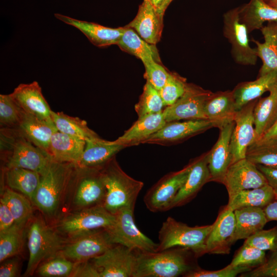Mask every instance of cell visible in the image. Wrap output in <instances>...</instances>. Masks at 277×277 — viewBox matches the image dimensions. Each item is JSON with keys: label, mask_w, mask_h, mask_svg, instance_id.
Wrapping results in <instances>:
<instances>
[{"label": "cell", "mask_w": 277, "mask_h": 277, "mask_svg": "<svg viewBox=\"0 0 277 277\" xmlns=\"http://www.w3.org/2000/svg\"><path fill=\"white\" fill-rule=\"evenodd\" d=\"M268 4L273 7L277 8V0H273L268 3Z\"/></svg>", "instance_id": "cell-58"}, {"label": "cell", "mask_w": 277, "mask_h": 277, "mask_svg": "<svg viewBox=\"0 0 277 277\" xmlns=\"http://www.w3.org/2000/svg\"><path fill=\"white\" fill-rule=\"evenodd\" d=\"M191 162L182 169L163 176L146 193L144 201L147 209L157 212L170 209V205L186 181L191 169Z\"/></svg>", "instance_id": "cell-12"}, {"label": "cell", "mask_w": 277, "mask_h": 277, "mask_svg": "<svg viewBox=\"0 0 277 277\" xmlns=\"http://www.w3.org/2000/svg\"><path fill=\"white\" fill-rule=\"evenodd\" d=\"M258 100L249 102L237 111L230 141L232 164L245 158L248 147L256 141L253 110Z\"/></svg>", "instance_id": "cell-16"}, {"label": "cell", "mask_w": 277, "mask_h": 277, "mask_svg": "<svg viewBox=\"0 0 277 277\" xmlns=\"http://www.w3.org/2000/svg\"><path fill=\"white\" fill-rule=\"evenodd\" d=\"M75 265V262L60 253L42 263L35 272L42 277L71 276Z\"/></svg>", "instance_id": "cell-41"}, {"label": "cell", "mask_w": 277, "mask_h": 277, "mask_svg": "<svg viewBox=\"0 0 277 277\" xmlns=\"http://www.w3.org/2000/svg\"><path fill=\"white\" fill-rule=\"evenodd\" d=\"M213 226L212 225L190 227L169 216L159 232L157 251L173 247L184 248L197 258L206 253V243Z\"/></svg>", "instance_id": "cell-6"}, {"label": "cell", "mask_w": 277, "mask_h": 277, "mask_svg": "<svg viewBox=\"0 0 277 277\" xmlns=\"http://www.w3.org/2000/svg\"><path fill=\"white\" fill-rule=\"evenodd\" d=\"M148 1L158 10V11L164 1V0H148Z\"/></svg>", "instance_id": "cell-57"}, {"label": "cell", "mask_w": 277, "mask_h": 277, "mask_svg": "<svg viewBox=\"0 0 277 277\" xmlns=\"http://www.w3.org/2000/svg\"><path fill=\"white\" fill-rule=\"evenodd\" d=\"M54 16L65 24L78 29L93 45L99 48L116 45L124 31V27L116 28L107 27L60 13H55Z\"/></svg>", "instance_id": "cell-23"}, {"label": "cell", "mask_w": 277, "mask_h": 277, "mask_svg": "<svg viewBox=\"0 0 277 277\" xmlns=\"http://www.w3.org/2000/svg\"><path fill=\"white\" fill-rule=\"evenodd\" d=\"M115 219L114 214L100 205L67 214L58 222L56 228L61 235L69 238L97 229H108Z\"/></svg>", "instance_id": "cell-7"}, {"label": "cell", "mask_w": 277, "mask_h": 277, "mask_svg": "<svg viewBox=\"0 0 277 277\" xmlns=\"http://www.w3.org/2000/svg\"><path fill=\"white\" fill-rule=\"evenodd\" d=\"M85 145V141L56 131L51 138L48 153L55 161L76 165L82 156Z\"/></svg>", "instance_id": "cell-28"}, {"label": "cell", "mask_w": 277, "mask_h": 277, "mask_svg": "<svg viewBox=\"0 0 277 277\" xmlns=\"http://www.w3.org/2000/svg\"><path fill=\"white\" fill-rule=\"evenodd\" d=\"M234 211L226 206L219 213L206 243V253L227 254L235 243Z\"/></svg>", "instance_id": "cell-17"}, {"label": "cell", "mask_w": 277, "mask_h": 277, "mask_svg": "<svg viewBox=\"0 0 277 277\" xmlns=\"http://www.w3.org/2000/svg\"><path fill=\"white\" fill-rule=\"evenodd\" d=\"M90 261L100 277H133L136 253L135 250L116 244Z\"/></svg>", "instance_id": "cell-14"}, {"label": "cell", "mask_w": 277, "mask_h": 277, "mask_svg": "<svg viewBox=\"0 0 277 277\" xmlns=\"http://www.w3.org/2000/svg\"><path fill=\"white\" fill-rule=\"evenodd\" d=\"M191 164L188 176L173 200L170 209L188 203L206 183L210 181L208 152L193 160Z\"/></svg>", "instance_id": "cell-21"}, {"label": "cell", "mask_w": 277, "mask_h": 277, "mask_svg": "<svg viewBox=\"0 0 277 277\" xmlns=\"http://www.w3.org/2000/svg\"><path fill=\"white\" fill-rule=\"evenodd\" d=\"M2 169L23 168L43 175L52 159L27 139L17 128H1Z\"/></svg>", "instance_id": "cell-2"}, {"label": "cell", "mask_w": 277, "mask_h": 277, "mask_svg": "<svg viewBox=\"0 0 277 277\" xmlns=\"http://www.w3.org/2000/svg\"><path fill=\"white\" fill-rule=\"evenodd\" d=\"M276 82L277 72L271 71L259 76L254 81L238 84L232 90L236 110H239L249 102L259 99L265 92L269 91Z\"/></svg>", "instance_id": "cell-31"}, {"label": "cell", "mask_w": 277, "mask_h": 277, "mask_svg": "<svg viewBox=\"0 0 277 277\" xmlns=\"http://www.w3.org/2000/svg\"><path fill=\"white\" fill-rule=\"evenodd\" d=\"M187 84L184 77L176 73L170 72L165 85L159 90L164 106L176 102L184 93Z\"/></svg>", "instance_id": "cell-44"}, {"label": "cell", "mask_w": 277, "mask_h": 277, "mask_svg": "<svg viewBox=\"0 0 277 277\" xmlns=\"http://www.w3.org/2000/svg\"><path fill=\"white\" fill-rule=\"evenodd\" d=\"M212 127H213L212 124L207 119L190 120L183 122H168L143 143L167 145L176 143Z\"/></svg>", "instance_id": "cell-19"}, {"label": "cell", "mask_w": 277, "mask_h": 277, "mask_svg": "<svg viewBox=\"0 0 277 277\" xmlns=\"http://www.w3.org/2000/svg\"><path fill=\"white\" fill-rule=\"evenodd\" d=\"M163 16L148 0H143L135 17L126 26L133 29L148 43L155 45L162 36Z\"/></svg>", "instance_id": "cell-20"}, {"label": "cell", "mask_w": 277, "mask_h": 277, "mask_svg": "<svg viewBox=\"0 0 277 277\" xmlns=\"http://www.w3.org/2000/svg\"><path fill=\"white\" fill-rule=\"evenodd\" d=\"M167 123L163 111L138 118L124 134L114 141L126 147L143 143Z\"/></svg>", "instance_id": "cell-27"}, {"label": "cell", "mask_w": 277, "mask_h": 277, "mask_svg": "<svg viewBox=\"0 0 277 277\" xmlns=\"http://www.w3.org/2000/svg\"><path fill=\"white\" fill-rule=\"evenodd\" d=\"M23 110L10 94L0 95L1 128H16L21 120Z\"/></svg>", "instance_id": "cell-43"}, {"label": "cell", "mask_w": 277, "mask_h": 277, "mask_svg": "<svg viewBox=\"0 0 277 277\" xmlns=\"http://www.w3.org/2000/svg\"><path fill=\"white\" fill-rule=\"evenodd\" d=\"M8 205L18 225L26 226L32 217L31 201L25 195L3 185L1 197Z\"/></svg>", "instance_id": "cell-37"}, {"label": "cell", "mask_w": 277, "mask_h": 277, "mask_svg": "<svg viewBox=\"0 0 277 277\" xmlns=\"http://www.w3.org/2000/svg\"><path fill=\"white\" fill-rule=\"evenodd\" d=\"M134 209H122L114 215L115 222L107 229L115 244H121L131 250L156 252L158 244L143 233L136 227Z\"/></svg>", "instance_id": "cell-10"}, {"label": "cell", "mask_w": 277, "mask_h": 277, "mask_svg": "<svg viewBox=\"0 0 277 277\" xmlns=\"http://www.w3.org/2000/svg\"><path fill=\"white\" fill-rule=\"evenodd\" d=\"M124 28V33L116 44L122 50L134 55L142 62L153 59L161 63L155 45L146 42L132 28L127 26Z\"/></svg>", "instance_id": "cell-35"}, {"label": "cell", "mask_w": 277, "mask_h": 277, "mask_svg": "<svg viewBox=\"0 0 277 277\" xmlns=\"http://www.w3.org/2000/svg\"><path fill=\"white\" fill-rule=\"evenodd\" d=\"M250 268L243 267H234L230 264L217 270H206L197 266L186 273V277H234L239 274L248 272Z\"/></svg>", "instance_id": "cell-48"}, {"label": "cell", "mask_w": 277, "mask_h": 277, "mask_svg": "<svg viewBox=\"0 0 277 277\" xmlns=\"http://www.w3.org/2000/svg\"><path fill=\"white\" fill-rule=\"evenodd\" d=\"M237 111L232 90L212 92L204 107L206 118L219 129L233 122Z\"/></svg>", "instance_id": "cell-24"}, {"label": "cell", "mask_w": 277, "mask_h": 277, "mask_svg": "<svg viewBox=\"0 0 277 277\" xmlns=\"http://www.w3.org/2000/svg\"><path fill=\"white\" fill-rule=\"evenodd\" d=\"M223 184L227 189L230 201L241 191L262 187L268 182L256 165L244 158L231 164Z\"/></svg>", "instance_id": "cell-15"}, {"label": "cell", "mask_w": 277, "mask_h": 277, "mask_svg": "<svg viewBox=\"0 0 277 277\" xmlns=\"http://www.w3.org/2000/svg\"><path fill=\"white\" fill-rule=\"evenodd\" d=\"M268 96L259 98L253 110L256 140H259L277 120V82Z\"/></svg>", "instance_id": "cell-34"}, {"label": "cell", "mask_w": 277, "mask_h": 277, "mask_svg": "<svg viewBox=\"0 0 277 277\" xmlns=\"http://www.w3.org/2000/svg\"><path fill=\"white\" fill-rule=\"evenodd\" d=\"M234 125L233 121L220 129L217 141L208 152L210 181L223 184L227 170L232 163L230 141Z\"/></svg>", "instance_id": "cell-18"}, {"label": "cell", "mask_w": 277, "mask_h": 277, "mask_svg": "<svg viewBox=\"0 0 277 277\" xmlns=\"http://www.w3.org/2000/svg\"><path fill=\"white\" fill-rule=\"evenodd\" d=\"M256 165L265 175L268 185L273 190L275 199L277 200V169L267 167L261 165Z\"/></svg>", "instance_id": "cell-53"}, {"label": "cell", "mask_w": 277, "mask_h": 277, "mask_svg": "<svg viewBox=\"0 0 277 277\" xmlns=\"http://www.w3.org/2000/svg\"><path fill=\"white\" fill-rule=\"evenodd\" d=\"M223 33L231 45V54L235 62L242 65H255L256 48L249 45L246 25L240 19L239 7L230 9L223 15Z\"/></svg>", "instance_id": "cell-11"}, {"label": "cell", "mask_w": 277, "mask_h": 277, "mask_svg": "<svg viewBox=\"0 0 277 277\" xmlns=\"http://www.w3.org/2000/svg\"><path fill=\"white\" fill-rule=\"evenodd\" d=\"M41 177L38 172L25 168L15 167L2 169L3 185L22 193L32 203Z\"/></svg>", "instance_id": "cell-29"}, {"label": "cell", "mask_w": 277, "mask_h": 277, "mask_svg": "<svg viewBox=\"0 0 277 277\" xmlns=\"http://www.w3.org/2000/svg\"><path fill=\"white\" fill-rule=\"evenodd\" d=\"M264 1H265L266 2H267V3H268L269 2L272 1H273V0H264Z\"/></svg>", "instance_id": "cell-59"}, {"label": "cell", "mask_w": 277, "mask_h": 277, "mask_svg": "<svg viewBox=\"0 0 277 277\" xmlns=\"http://www.w3.org/2000/svg\"><path fill=\"white\" fill-rule=\"evenodd\" d=\"M268 222L277 221V200H274L263 208Z\"/></svg>", "instance_id": "cell-54"}, {"label": "cell", "mask_w": 277, "mask_h": 277, "mask_svg": "<svg viewBox=\"0 0 277 277\" xmlns=\"http://www.w3.org/2000/svg\"><path fill=\"white\" fill-rule=\"evenodd\" d=\"M25 226L16 224L0 231V262L17 255L22 251L24 242Z\"/></svg>", "instance_id": "cell-40"}, {"label": "cell", "mask_w": 277, "mask_h": 277, "mask_svg": "<svg viewBox=\"0 0 277 277\" xmlns=\"http://www.w3.org/2000/svg\"><path fill=\"white\" fill-rule=\"evenodd\" d=\"M101 168L76 167L72 186L73 204L79 210L103 205L106 189Z\"/></svg>", "instance_id": "cell-9"}, {"label": "cell", "mask_w": 277, "mask_h": 277, "mask_svg": "<svg viewBox=\"0 0 277 277\" xmlns=\"http://www.w3.org/2000/svg\"><path fill=\"white\" fill-rule=\"evenodd\" d=\"M235 229L234 240L246 239L263 229L268 222L263 208L246 207L234 211Z\"/></svg>", "instance_id": "cell-32"}, {"label": "cell", "mask_w": 277, "mask_h": 277, "mask_svg": "<svg viewBox=\"0 0 277 277\" xmlns=\"http://www.w3.org/2000/svg\"><path fill=\"white\" fill-rule=\"evenodd\" d=\"M101 171L106 189L104 207L113 214L125 208L134 209L144 183L124 172L115 156L102 166Z\"/></svg>", "instance_id": "cell-4"}, {"label": "cell", "mask_w": 277, "mask_h": 277, "mask_svg": "<svg viewBox=\"0 0 277 277\" xmlns=\"http://www.w3.org/2000/svg\"><path fill=\"white\" fill-rule=\"evenodd\" d=\"M10 95L25 112L43 120H52V110L37 82L20 84Z\"/></svg>", "instance_id": "cell-22"}, {"label": "cell", "mask_w": 277, "mask_h": 277, "mask_svg": "<svg viewBox=\"0 0 277 277\" xmlns=\"http://www.w3.org/2000/svg\"><path fill=\"white\" fill-rule=\"evenodd\" d=\"M71 276L100 277V275L95 267L89 260L75 263V267Z\"/></svg>", "instance_id": "cell-51"}, {"label": "cell", "mask_w": 277, "mask_h": 277, "mask_svg": "<svg viewBox=\"0 0 277 277\" xmlns=\"http://www.w3.org/2000/svg\"><path fill=\"white\" fill-rule=\"evenodd\" d=\"M17 128L34 145L48 154L51 138L57 130L52 120L40 118L23 110Z\"/></svg>", "instance_id": "cell-25"}, {"label": "cell", "mask_w": 277, "mask_h": 277, "mask_svg": "<svg viewBox=\"0 0 277 277\" xmlns=\"http://www.w3.org/2000/svg\"><path fill=\"white\" fill-rule=\"evenodd\" d=\"M143 63L145 68L144 77L146 82L159 91L165 85L170 72L153 59Z\"/></svg>", "instance_id": "cell-47"}, {"label": "cell", "mask_w": 277, "mask_h": 277, "mask_svg": "<svg viewBox=\"0 0 277 277\" xmlns=\"http://www.w3.org/2000/svg\"><path fill=\"white\" fill-rule=\"evenodd\" d=\"M1 264L0 277H16L19 275L21 261L17 255L5 260Z\"/></svg>", "instance_id": "cell-50"}, {"label": "cell", "mask_w": 277, "mask_h": 277, "mask_svg": "<svg viewBox=\"0 0 277 277\" xmlns=\"http://www.w3.org/2000/svg\"><path fill=\"white\" fill-rule=\"evenodd\" d=\"M106 229H100L66 238L60 254L75 262L87 261L98 256L115 245Z\"/></svg>", "instance_id": "cell-8"}, {"label": "cell", "mask_w": 277, "mask_h": 277, "mask_svg": "<svg viewBox=\"0 0 277 277\" xmlns=\"http://www.w3.org/2000/svg\"><path fill=\"white\" fill-rule=\"evenodd\" d=\"M126 147L114 141H108L99 136L87 140L82 156L75 165L79 168H100Z\"/></svg>", "instance_id": "cell-26"}, {"label": "cell", "mask_w": 277, "mask_h": 277, "mask_svg": "<svg viewBox=\"0 0 277 277\" xmlns=\"http://www.w3.org/2000/svg\"><path fill=\"white\" fill-rule=\"evenodd\" d=\"M15 220L6 203L0 199V231L6 230L14 224Z\"/></svg>", "instance_id": "cell-52"}, {"label": "cell", "mask_w": 277, "mask_h": 277, "mask_svg": "<svg viewBox=\"0 0 277 277\" xmlns=\"http://www.w3.org/2000/svg\"><path fill=\"white\" fill-rule=\"evenodd\" d=\"M245 158L254 164L277 169V140H258L247 148Z\"/></svg>", "instance_id": "cell-39"}, {"label": "cell", "mask_w": 277, "mask_h": 277, "mask_svg": "<svg viewBox=\"0 0 277 277\" xmlns=\"http://www.w3.org/2000/svg\"><path fill=\"white\" fill-rule=\"evenodd\" d=\"M245 244L263 251L277 250V226L268 230H261L247 239Z\"/></svg>", "instance_id": "cell-46"}, {"label": "cell", "mask_w": 277, "mask_h": 277, "mask_svg": "<svg viewBox=\"0 0 277 277\" xmlns=\"http://www.w3.org/2000/svg\"><path fill=\"white\" fill-rule=\"evenodd\" d=\"M275 200L273 190L268 184L259 188L241 191L228 201L226 206L233 211L246 207L264 208Z\"/></svg>", "instance_id": "cell-36"}, {"label": "cell", "mask_w": 277, "mask_h": 277, "mask_svg": "<svg viewBox=\"0 0 277 277\" xmlns=\"http://www.w3.org/2000/svg\"><path fill=\"white\" fill-rule=\"evenodd\" d=\"M264 42L252 39L256 46V53L263 63L259 75H262L271 71L277 72V22H268L261 29Z\"/></svg>", "instance_id": "cell-33"}, {"label": "cell", "mask_w": 277, "mask_h": 277, "mask_svg": "<svg viewBox=\"0 0 277 277\" xmlns=\"http://www.w3.org/2000/svg\"><path fill=\"white\" fill-rule=\"evenodd\" d=\"M265 251L244 244L229 264L234 267H247L252 269L266 261Z\"/></svg>", "instance_id": "cell-45"}, {"label": "cell", "mask_w": 277, "mask_h": 277, "mask_svg": "<svg viewBox=\"0 0 277 277\" xmlns=\"http://www.w3.org/2000/svg\"><path fill=\"white\" fill-rule=\"evenodd\" d=\"M239 15L248 33L261 29L265 22H277V8L264 0H250L248 3L240 6Z\"/></svg>", "instance_id": "cell-30"}, {"label": "cell", "mask_w": 277, "mask_h": 277, "mask_svg": "<svg viewBox=\"0 0 277 277\" xmlns=\"http://www.w3.org/2000/svg\"><path fill=\"white\" fill-rule=\"evenodd\" d=\"M51 118L57 130L61 132L85 141L98 136L88 127L85 121L79 117L52 111Z\"/></svg>", "instance_id": "cell-38"}, {"label": "cell", "mask_w": 277, "mask_h": 277, "mask_svg": "<svg viewBox=\"0 0 277 277\" xmlns=\"http://www.w3.org/2000/svg\"><path fill=\"white\" fill-rule=\"evenodd\" d=\"M173 0H164L162 6L159 10V13L164 16V13L168 8L169 4L172 2Z\"/></svg>", "instance_id": "cell-56"}, {"label": "cell", "mask_w": 277, "mask_h": 277, "mask_svg": "<svg viewBox=\"0 0 277 277\" xmlns=\"http://www.w3.org/2000/svg\"><path fill=\"white\" fill-rule=\"evenodd\" d=\"M241 275L245 277H277V250L273 251L262 265Z\"/></svg>", "instance_id": "cell-49"}, {"label": "cell", "mask_w": 277, "mask_h": 277, "mask_svg": "<svg viewBox=\"0 0 277 277\" xmlns=\"http://www.w3.org/2000/svg\"><path fill=\"white\" fill-rule=\"evenodd\" d=\"M212 93L198 85L188 83L183 95L173 104L163 110L166 122L206 119L204 107Z\"/></svg>", "instance_id": "cell-13"}, {"label": "cell", "mask_w": 277, "mask_h": 277, "mask_svg": "<svg viewBox=\"0 0 277 277\" xmlns=\"http://www.w3.org/2000/svg\"><path fill=\"white\" fill-rule=\"evenodd\" d=\"M260 139L277 140V120L275 121L274 124L265 132V133Z\"/></svg>", "instance_id": "cell-55"}, {"label": "cell", "mask_w": 277, "mask_h": 277, "mask_svg": "<svg viewBox=\"0 0 277 277\" xmlns=\"http://www.w3.org/2000/svg\"><path fill=\"white\" fill-rule=\"evenodd\" d=\"M76 166L52 159L45 172L41 175L40 183L33 204L49 217L58 210L64 195L73 182Z\"/></svg>", "instance_id": "cell-3"}, {"label": "cell", "mask_w": 277, "mask_h": 277, "mask_svg": "<svg viewBox=\"0 0 277 277\" xmlns=\"http://www.w3.org/2000/svg\"><path fill=\"white\" fill-rule=\"evenodd\" d=\"M136 263L133 277H177L184 275L198 266L191 250L173 247L156 252L135 250Z\"/></svg>", "instance_id": "cell-1"}, {"label": "cell", "mask_w": 277, "mask_h": 277, "mask_svg": "<svg viewBox=\"0 0 277 277\" xmlns=\"http://www.w3.org/2000/svg\"><path fill=\"white\" fill-rule=\"evenodd\" d=\"M164 106L159 91L146 82L134 107L138 118L162 111Z\"/></svg>", "instance_id": "cell-42"}, {"label": "cell", "mask_w": 277, "mask_h": 277, "mask_svg": "<svg viewBox=\"0 0 277 277\" xmlns=\"http://www.w3.org/2000/svg\"><path fill=\"white\" fill-rule=\"evenodd\" d=\"M28 224L29 260L24 276H32L42 263L60 254L66 241L41 215L32 217Z\"/></svg>", "instance_id": "cell-5"}]
</instances>
